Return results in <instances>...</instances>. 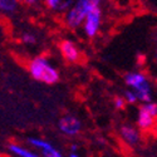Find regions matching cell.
Segmentation results:
<instances>
[{"instance_id": "6da1fadb", "label": "cell", "mask_w": 157, "mask_h": 157, "mask_svg": "<svg viewBox=\"0 0 157 157\" xmlns=\"http://www.w3.org/2000/svg\"><path fill=\"white\" fill-rule=\"evenodd\" d=\"M28 72L35 81L54 84L59 81V71L47 57L38 56L28 62Z\"/></svg>"}, {"instance_id": "7a4b0ae2", "label": "cell", "mask_w": 157, "mask_h": 157, "mask_svg": "<svg viewBox=\"0 0 157 157\" xmlns=\"http://www.w3.org/2000/svg\"><path fill=\"white\" fill-rule=\"evenodd\" d=\"M101 5L99 0H78L64 14V23L71 29L82 28L88 13Z\"/></svg>"}, {"instance_id": "3957f363", "label": "cell", "mask_w": 157, "mask_h": 157, "mask_svg": "<svg viewBox=\"0 0 157 157\" xmlns=\"http://www.w3.org/2000/svg\"><path fill=\"white\" fill-rule=\"evenodd\" d=\"M124 83L136 94L138 102L147 103L152 99V88L148 78L145 73L135 71L128 72L124 75Z\"/></svg>"}, {"instance_id": "277c9868", "label": "cell", "mask_w": 157, "mask_h": 157, "mask_svg": "<svg viewBox=\"0 0 157 157\" xmlns=\"http://www.w3.org/2000/svg\"><path fill=\"white\" fill-rule=\"evenodd\" d=\"M157 120V103L147 102L143 103L138 109L137 114V127L141 131H150L156 124Z\"/></svg>"}, {"instance_id": "5b68a950", "label": "cell", "mask_w": 157, "mask_h": 157, "mask_svg": "<svg viewBox=\"0 0 157 157\" xmlns=\"http://www.w3.org/2000/svg\"><path fill=\"white\" fill-rule=\"evenodd\" d=\"M101 27H102V10L98 6L88 13V15L83 21L82 29L88 38H94L99 33Z\"/></svg>"}, {"instance_id": "8992f818", "label": "cell", "mask_w": 157, "mask_h": 157, "mask_svg": "<svg viewBox=\"0 0 157 157\" xmlns=\"http://www.w3.org/2000/svg\"><path fill=\"white\" fill-rule=\"evenodd\" d=\"M28 143L43 157H63V153L49 141L40 137H28Z\"/></svg>"}, {"instance_id": "52a82bcc", "label": "cell", "mask_w": 157, "mask_h": 157, "mask_svg": "<svg viewBox=\"0 0 157 157\" xmlns=\"http://www.w3.org/2000/svg\"><path fill=\"white\" fill-rule=\"evenodd\" d=\"M58 128L59 131L68 137H74L78 136L82 131V122L74 114H65L58 122Z\"/></svg>"}, {"instance_id": "ba28073f", "label": "cell", "mask_w": 157, "mask_h": 157, "mask_svg": "<svg viewBox=\"0 0 157 157\" xmlns=\"http://www.w3.org/2000/svg\"><path fill=\"white\" fill-rule=\"evenodd\" d=\"M59 50L62 57L69 63H75L81 58L79 48H78V45L73 40H69V39H64V40L60 42Z\"/></svg>"}, {"instance_id": "9c48e42d", "label": "cell", "mask_w": 157, "mask_h": 157, "mask_svg": "<svg viewBox=\"0 0 157 157\" xmlns=\"http://www.w3.org/2000/svg\"><path fill=\"white\" fill-rule=\"evenodd\" d=\"M120 136L122 141L129 146H135L141 141L140 129L132 124H123L120 128Z\"/></svg>"}, {"instance_id": "30bf717a", "label": "cell", "mask_w": 157, "mask_h": 157, "mask_svg": "<svg viewBox=\"0 0 157 157\" xmlns=\"http://www.w3.org/2000/svg\"><path fill=\"white\" fill-rule=\"evenodd\" d=\"M8 150L10 153H13L17 157H43L40 156L36 151L34 150H30L28 147H25L20 143H17V142H11L8 145Z\"/></svg>"}, {"instance_id": "8fae6325", "label": "cell", "mask_w": 157, "mask_h": 157, "mask_svg": "<svg viewBox=\"0 0 157 157\" xmlns=\"http://www.w3.org/2000/svg\"><path fill=\"white\" fill-rule=\"evenodd\" d=\"M73 4L74 2H72V0H45L44 2L47 9H49L53 13H58V14H60V13L65 14L72 8Z\"/></svg>"}, {"instance_id": "7c38bea8", "label": "cell", "mask_w": 157, "mask_h": 157, "mask_svg": "<svg viewBox=\"0 0 157 157\" xmlns=\"http://www.w3.org/2000/svg\"><path fill=\"white\" fill-rule=\"evenodd\" d=\"M19 8L17 0H0V13L2 14H13Z\"/></svg>"}, {"instance_id": "4fadbf2b", "label": "cell", "mask_w": 157, "mask_h": 157, "mask_svg": "<svg viewBox=\"0 0 157 157\" xmlns=\"http://www.w3.org/2000/svg\"><path fill=\"white\" fill-rule=\"evenodd\" d=\"M20 40L24 43V44H27V45H32L36 42V36L35 34L33 33H29V32H25L20 35Z\"/></svg>"}, {"instance_id": "5bb4252c", "label": "cell", "mask_w": 157, "mask_h": 157, "mask_svg": "<svg viewBox=\"0 0 157 157\" xmlns=\"http://www.w3.org/2000/svg\"><path fill=\"white\" fill-rule=\"evenodd\" d=\"M123 99H124L126 104H127V103H128V104H135V103H137V102H138V99H137L136 94H135L131 89H127L126 92H124V94H123Z\"/></svg>"}, {"instance_id": "9a60e30c", "label": "cell", "mask_w": 157, "mask_h": 157, "mask_svg": "<svg viewBox=\"0 0 157 157\" xmlns=\"http://www.w3.org/2000/svg\"><path fill=\"white\" fill-rule=\"evenodd\" d=\"M113 106L116 109H123L126 106V102L123 99V97H114L113 99Z\"/></svg>"}, {"instance_id": "2e32d148", "label": "cell", "mask_w": 157, "mask_h": 157, "mask_svg": "<svg viewBox=\"0 0 157 157\" xmlns=\"http://www.w3.org/2000/svg\"><path fill=\"white\" fill-rule=\"evenodd\" d=\"M68 157H82V155H81L79 150H78V146H77V145H72L71 152H69Z\"/></svg>"}]
</instances>
